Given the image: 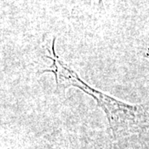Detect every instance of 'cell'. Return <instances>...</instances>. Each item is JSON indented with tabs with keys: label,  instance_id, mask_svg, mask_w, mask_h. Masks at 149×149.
Instances as JSON below:
<instances>
[{
	"label": "cell",
	"instance_id": "1",
	"mask_svg": "<svg viewBox=\"0 0 149 149\" xmlns=\"http://www.w3.org/2000/svg\"><path fill=\"white\" fill-rule=\"evenodd\" d=\"M54 44L55 41L52 45V53L49 52L51 55L47 56L52 61V64L49 69L44 70L43 72L53 73L56 85L64 88L74 86L91 96L97 102L98 106L105 113L114 134L128 131L131 126L136 125L141 121L143 112L140 107L119 101L87 85L56 54Z\"/></svg>",
	"mask_w": 149,
	"mask_h": 149
}]
</instances>
